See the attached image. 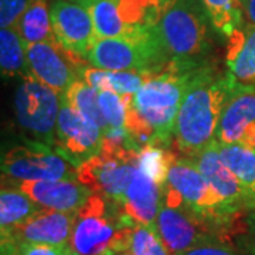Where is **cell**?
Masks as SVG:
<instances>
[{"mask_svg":"<svg viewBox=\"0 0 255 255\" xmlns=\"http://www.w3.org/2000/svg\"><path fill=\"white\" fill-rule=\"evenodd\" d=\"M204 64H170L162 73L150 75L135 94L121 95L127 110L125 130L130 149L139 153L146 146L167 147L173 142L183 98L194 71Z\"/></svg>","mask_w":255,"mask_h":255,"instance_id":"6da1fadb","label":"cell"},{"mask_svg":"<svg viewBox=\"0 0 255 255\" xmlns=\"http://www.w3.org/2000/svg\"><path fill=\"white\" fill-rule=\"evenodd\" d=\"M238 82L209 64L197 68L176 118L173 145L187 157L199 155L216 139L217 128L228 98Z\"/></svg>","mask_w":255,"mask_h":255,"instance_id":"7a4b0ae2","label":"cell"},{"mask_svg":"<svg viewBox=\"0 0 255 255\" xmlns=\"http://www.w3.org/2000/svg\"><path fill=\"white\" fill-rule=\"evenodd\" d=\"M135 226L119 201L92 193L75 213L70 246L80 255H119L128 251Z\"/></svg>","mask_w":255,"mask_h":255,"instance_id":"3957f363","label":"cell"},{"mask_svg":"<svg viewBox=\"0 0 255 255\" xmlns=\"http://www.w3.org/2000/svg\"><path fill=\"white\" fill-rule=\"evenodd\" d=\"M207 14L200 0H177L162 13L153 31L169 64H203L210 48Z\"/></svg>","mask_w":255,"mask_h":255,"instance_id":"277c9868","label":"cell"},{"mask_svg":"<svg viewBox=\"0 0 255 255\" xmlns=\"http://www.w3.org/2000/svg\"><path fill=\"white\" fill-rule=\"evenodd\" d=\"M88 64L101 70L157 74L169 65L153 26L132 36L98 38L87 57Z\"/></svg>","mask_w":255,"mask_h":255,"instance_id":"5b68a950","label":"cell"},{"mask_svg":"<svg viewBox=\"0 0 255 255\" xmlns=\"http://www.w3.org/2000/svg\"><path fill=\"white\" fill-rule=\"evenodd\" d=\"M162 191V204L183 209L206 219L236 223L238 216L228 214L220 197L191 157H176L169 169Z\"/></svg>","mask_w":255,"mask_h":255,"instance_id":"8992f818","label":"cell"},{"mask_svg":"<svg viewBox=\"0 0 255 255\" xmlns=\"http://www.w3.org/2000/svg\"><path fill=\"white\" fill-rule=\"evenodd\" d=\"M236 223H223L206 219L187 210L160 206L155 227L170 255H180L206 244H224L234 234Z\"/></svg>","mask_w":255,"mask_h":255,"instance_id":"52a82bcc","label":"cell"},{"mask_svg":"<svg viewBox=\"0 0 255 255\" xmlns=\"http://www.w3.org/2000/svg\"><path fill=\"white\" fill-rule=\"evenodd\" d=\"M61 97L33 77L21 80L14 92V115L30 140L54 147Z\"/></svg>","mask_w":255,"mask_h":255,"instance_id":"ba28073f","label":"cell"},{"mask_svg":"<svg viewBox=\"0 0 255 255\" xmlns=\"http://www.w3.org/2000/svg\"><path fill=\"white\" fill-rule=\"evenodd\" d=\"M1 177L17 182L77 180V167L54 149L24 139L1 156Z\"/></svg>","mask_w":255,"mask_h":255,"instance_id":"9c48e42d","label":"cell"},{"mask_svg":"<svg viewBox=\"0 0 255 255\" xmlns=\"http://www.w3.org/2000/svg\"><path fill=\"white\" fill-rule=\"evenodd\" d=\"M139 153L133 149L104 150L77 169V179L92 193L121 203L137 170Z\"/></svg>","mask_w":255,"mask_h":255,"instance_id":"30bf717a","label":"cell"},{"mask_svg":"<svg viewBox=\"0 0 255 255\" xmlns=\"http://www.w3.org/2000/svg\"><path fill=\"white\" fill-rule=\"evenodd\" d=\"M104 135L100 128L74 110L63 95L53 149L78 169L91 157L100 155Z\"/></svg>","mask_w":255,"mask_h":255,"instance_id":"8fae6325","label":"cell"},{"mask_svg":"<svg viewBox=\"0 0 255 255\" xmlns=\"http://www.w3.org/2000/svg\"><path fill=\"white\" fill-rule=\"evenodd\" d=\"M26 57L31 77L60 95L80 80V67L85 63L57 40L26 46Z\"/></svg>","mask_w":255,"mask_h":255,"instance_id":"7c38bea8","label":"cell"},{"mask_svg":"<svg viewBox=\"0 0 255 255\" xmlns=\"http://www.w3.org/2000/svg\"><path fill=\"white\" fill-rule=\"evenodd\" d=\"M75 213L41 209L10 233L1 234V255H14L20 243L70 246Z\"/></svg>","mask_w":255,"mask_h":255,"instance_id":"4fadbf2b","label":"cell"},{"mask_svg":"<svg viewBox=\"0 0 255 255\" xmlns=\"http://www.w3.org/2000/svg\"><path fill=\"white\" fill-rule=\"evenodd\" d=\"M191 159L199 166L200 172L220 197L228 214L240 216L244 211H255L254 199L238 182L233 172L223 163L217 139H214L204 150Z\"/></svg>","mask_w":255,"mask_h":255,"instance_id":"5bb4252c","label":"cell"},{"mask_svg":"<svg viewBox=\"0 0 255 255\" xmlns=\"http://www.w3.org/2000/svg\"><path fill=\"white\" fill-rule=\"evenodd\" d=\"M50 10L55 40L68 51L87 60L98 40L90 10L71 0H54Z\"/></svg>","mask_w":255,"mask_h":255,"instance_id":"9a60e30c","label":"cell"},{"mask_svg":"<svg viewBox=\"0 0 255 255\" xmlns=\"http://www.w3.org/2000/svg\"><path fill=\"white\" fill-rule=\"evenodd\" d=\"M216 139L255 149V88L238 84L220 118Z\"/></svg>","mask_w":255,"mask_h":255,"instance_id":"2e32d148","label":"cell"},{"mask_svg":"<svg viewBox=\"0 0 255 255\" xmlns=\"http://www.w3.org/2000/svg\"><path fill=\"white\" fill-rule=\"evenodd\" d=\"M1 186L16 187L40 207L61 213H77L92 196V191L77 180L17 182L1 177Z\"/></svg>","mask_w":255,"mask_h":255,"instance_id":"e0dca14e","label":"cell"},{"mask_svg":"<svg viewBox=\"0 0 255 255\" xmlns=\"http://www.w3.org/2000/svg\"><path fill=\"white\" fill-rule=\"evenodd\" d=\"M121 204L125 213L136 224L155 226L162 206V191L149 176H146L137 167L133 179L122 196Z\"/></svg>","mask_w":255,"mask_h":255,"instance_id":"ac0fdd59","label":"cell"},{"mask_svg":"<svg viewBox=\"0 0 255 255\" xmlns=\"http://www.w3.org/2000/svg\"><path fill=\"white\" fill-rule=\"evenodd\" d=\"M226 63L238 84L255 88V26L246 23L228 38Z\"/></svg>","mask_w":255,"mask_h":255,"instance_id":"d6986e66","label":"cell"},{"mask_svg":"<svg viewBox=\"0 0 255 255\" xmlns=\"http://www.w3.org/2000/svg\"><path fill=\"white\" fill-rule=\"evenodd\" d=\"M150 75L153 74L101 70L85 63L80 67V80L91 85L98 92L112 91L118 95L135 94Z\"/></svg>","mask_w":255,"mask_h":255,"instance_id":"ffe728a7","label":"cell"},{"mask_svg":"<svg viewBox=\"0 0 255 255\" xmlns=\"http://www.w3.org/2000/svg\"><path fill=\"white\" fill-rule=\"evenodd\" d=\"M91 13L98 38H117L132 36L143 28L129 27L121 10V0H85L78 1Z\"/></svg>","mask_w":255,"mask_h":255,"instance_id":"44dd1931","label":"cell"},{"mask_svg":"<svg viewBox=\"0 0 255 255\" xmlns=\"http://www.w3.org/2000/svg\"><path fill=\"white\" fill-rule=\"evenodd\" d=\"M14 28L17 30L24 46L55 41L48 0H33L23 16L18 18Z\"/></svg>","mask_w":255,"mask_h":255,"instance_id":"7402d4cb","label":"cell"},{"mask_svg":"<svg viewBox=\"0 0 255 255\" xmlns=\"http://www.w3.org/2000/svg\"><path fill=\"white\" fill-rule=\"evenodd\" d=\"M43 207L33 201L27 194L11 186H1L0 193V230L1 234L23 224Z\"/></svg>","mask_w":255,"mask_h":255,"instance_id":"603a6c76","label":"cell"},{"mask_svg":"<svg viewBox=\"0 0 255 255\" xmlns=\"http://www.w3.org/2000/svg\"><path fill=\"white\" fill-rule=\"evenodd\" d=\"M0 68L1 75L6 78L31 77L28 70L26 46L14 27L0 30Z\"/></svg>","mask_w":255,"mask_h":255,"instance_id":"cb8c5ba5","label":"cell"},{"mask_svg":"<svg viewBox=\"0 0 255 255\" xmlns=\"http://www.w3.org/2000/svg\"><path fill=\"white\" fill-rule=\"evenodd\" d=\"M214 30L226 38L244 26V6L240 0H200Z\"/></svg>","mask_w":255,"mask_h":255,"instance_id":"d4e9b609","label":"cell"},{"mask_svg":"<svg viewBox=\"0 0 255 255\" xmlns=\"http://www.w3.org/2000/svg\"><path fill=\"white\" fill-rule=\"evenodd\" d=\"M219 152L223 163L255 200V149L219 142Z\"/></svg>","mask_w":255,"mask_h":255,"instance_id":"484cf974","label":"cell"},{"mask_svg":"<svg viewBox=\"0 0 255 255\" xmlns=\"http://www.w3.org/2000/svg\"><path fill=\"white\" fill-rule=\"evenodd\" d=\"M64 97L74 110L78 111L84 118L100 128L102 135L108 130V124L100 107V92L95 88L82 80H77L64 94Z\"/></svg>","mask_w":255,"mask_h":255,"instance_id":"4316f807","label":"cell"},{"mask_svg":"<svg viewBox=\"0 0 255 255\" xmlns=\"http://www.w3.org/2000/svg\"><path fill=\"white\" fill-rule=\"evenodd\" d=\"M176 155L163 146H146L139 152V170L149 176L162 189L167 179L169 169Z\"/></svg>","mask_w":255,"mask_h":255,"instance_id":"83f0119b","label":"cell"},{"mask_svg":"<svg viewBox=\"0 0 255 255\" xmlns=\"http://www.w3.org/2000/svg\"><path fill=\"white\" fill-rule=\"evenodd\" d=\"M129 255H170L155 226L136 224L129 241Z\"/></svg>","mask_w":255,"mask_h":255,"instance_id":"f1b7e54d","label":"cell"},{"mask_svg":"<svg viewBox=\"0 0 255 255\" xmlns=\"http://www.w3.org/2000/svg\"><path fill=\"white\" fill-rule=\"evenodd\" d=\"M100 107L108 128H125L127 110L121 95L112 91H100Z\"/></svg>","mask_w":255,"mask_h":255,"instance_id":"f546056e","label":"cell"},{"mask_svg":"<svg viewBox=\"0 0 255 255\" xmlns=\"http://www.w3.org/2000/svg\"><path fill=\"white\" fill-rule=\"evenodd\" d=\"M33 0H0V27H14Z\"/></svg>","mask_w":255,"mask_h":255,"instance_id":"4dcf8cb0","label":"cell"},{"mask_svg":"<svg viewBox=\"0 0 255 255\" xmlns=\"http://www.w3.org/2000/svg\"><path fill=\"white\" fill-rule=\"evenodd\" d=\"M71 246H50V244H31L20 243L16 247L14 255H70Z\"/></svg>","mask_w":255,"mask_h":255,"instance_id":"1f68e13d","label":"cell"},{"mask_svg":"<svg viewBox=\"0 0 255 255\" xmlns=\"http://www.w3.org/2000/svg\"><path fill=\"white\" fill-rule=\"evenodd\" d=\"M180 255H237L233 250H230L224 244H206L196 247Z\"/></svg>","mask_w":255,"mask_h":255,"instance_id":"d6a6232c","label":"cell"},{"mask_svg":"<svg viewBox=\"0 0 255 255\" xmlns=\"http://www.w3.org/2000/svg\"><path fill=\"white\" fill-rule=\"evenodd\" d=\"M246 226L250 231V238H251V244H253V250L255 253V211H250V214L247 216Z\"/></svg>","mask_w":255,"mask_h":255,"instance_id":"836d02e7","label":"cell"},{"mask_svg":"<svg viewBox=\"0 0 255 255\" xmlns=\"http://www.w3.org/2000/svg\"><path fill=\"white\" fill-rule=\"evenodd\" d=\"M244 13H246L247 23L255 26V0H248L247 1Z\"/></svg>","mask_w":255,"mask_h":255,"instance_id":"e575fe53","label":"cell"},{"mask_svg":"<svg viewBox=\"0 0 255 255\" xmlns=\"http://www.w3.org/2000/svg\"><path fill=\"white\" fill-rule=\"evenodd\" d=\"M157 1V4H159V7L162 9V11H164V10H167L172 4H174L177 0H156Z\"/></svg>","mask_w":255,"mask_h":255,"instance_id":"d590c367","label":"cell"},{"mask_svg":"<svg viewBox=\"0 0 255 255\" xmlns=\"http://www.w3.org/2000/svg\"><path fill=\"white\" fill-rule=\"evenodd\" d=\"M240 1L243 3V6H244V9H246V4H247V1H248V0H240Z\"/></svg>","mask_w":255,"mask_h":255,"instance_id":"8d00e7d4","label":"cell"},{"mask_svg":"<svg viewBox=\"0 0 255 255\" xmlns=\"http://www.w3.org/2000/svg\"><path fill=\"white\" fill-rule=\"evenodd\" d=\"M70 255H80V254H78V253H75L74 250H71V253H70Z\"/></svg>","mask_w":255,"mask_h":255,"instance_id":"74e56055","label":"cell"},{"mask_svg":"<svg viewBox=\"0 0 255 255\" xmlns=\"http://www.w3.org/2000/svg\"><path fill=\"white\" fill-rule=\"evenodd\" d=\"M71 1H85V0H71Z\"/></svg>","mask_w":255,"mask_h":255,"instance_id":"f35d334b","label":"cell"},{"mask_svg":"<svg viewBox=\"0 0 255 255\" xmlns=\"http://www.w3.org/2000/svg\"><path fill=\"white\" fill-rule=\"evenodd\" d=\"M127 255H129V254H127Z\"/></svg>","mask_w":255,"mask_h":255,"instance_id":"ab89813d","label":"cell"}]
</instances>
